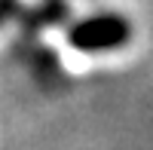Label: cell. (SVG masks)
<instances>
[{
    "label": "cell",
    "mask_w": 153,
    "mask_h": 150,
    "mask_svg": "<svg viewBox=\"0 0 153 150\" xmlns=\"http://www.w3.org/2000/svg\"><path fill=\"white\" fill-rule=\"evenodd\" d=\"M123 37H126L123 19H98L74 31V40L80 43V49H107L113 43H120Z\"/></svg>",
    "instance_id": "cell-1"
}]
</instances>
